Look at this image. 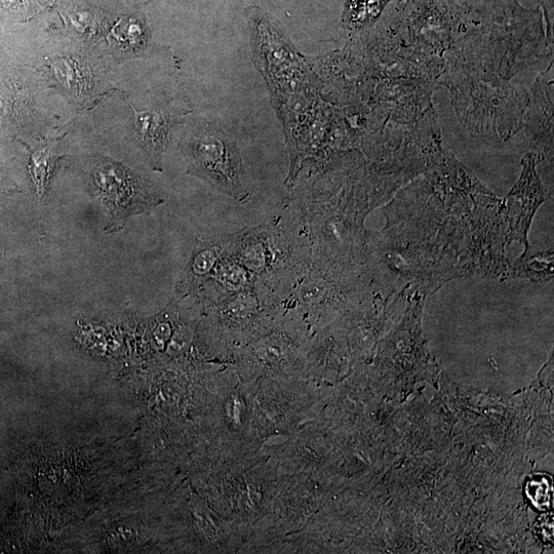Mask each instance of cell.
Segmentation results:
<instances>
[{
	"label": "cell",
	"instance_id": "cell-10",
	"mask_svg": "<svg viewBox=\"0 0 554 554\" xmlns=\"http://www.w3.org/2000/svg\"><path fill=\"white\" fill-rule=\"evenodd\" d=\"M53 72L60 85L69 91L79 92L84 87V76L77 65L68 59L53 63Z\"/></svg>",
	"mask_w": 554,
	"mask_h": 554
},
{
	"label": "cell",
	"instance_id": "cell-9",
	"mask_svg": "<svg viewBox=\"0 0 554 554\" xmlns=\"http://www.w3.org/2000/svg\"><path fill=\"white\" fill-rule=\"evenodd\" d=\"M393 0H346L342 23L350 32L372 27Z\"/></svg>",
	"mask_w": 554,
	"mask_h": 554
},
{
	"label": "cell",
	"instance_id": "cell-8",
	"mask_svg": "<svg viewBox=\"0 0 554 554\" xmlns=\"http://www.w3.org/2000/svg\"><path fill=\"white\" fill-rule=\"evenodd\" d=\"M59 160L57 146L46 145L30 155L29 174L38 203L46 200L52 175Z\"/></svg>",
	"mask_w": 554,
	"mask_h": 554
},
{
	"label": "cell",
	"instance_id": "cell-2",
	"mask_svg": "<svg viewBox=\"0 0 554 554\" xmlns=\"http://www.w3.org/2000/svg\"><path fill=\"white\" fill-rule=\"evenodd\" d=\"M189 171L236 202L251 196L248 177L236 141L223 130L203 125L189 144Z\"/></svg>",
	"mask_w": 554,
	"mask_h": 554
},
{
	"label": "cell",
	"instance_id": "cell-5",
	"mask_svg": "<svg viewBox=\"0 0 554 554\" xmlns=\"http://www.w3.org/2000/svg\"><path fill=\"white\" fill-rule=\"evenodd\" d=\"M542 160L543 158L534 152L528 153L523 158L522 175L503 203L509 222L508 242L516 241L525 247V253L521 259L529 256L528 232L533 217L538 208L549 199L536 171L537 165Z\"/></svg>",
	"mask_w": 554,
	"mask_h": 554
},
{
	"label": "cell",
	"instance_id": "cell-1",
	"mask_svg": "<svg viewBox=\"0 0 554 554\" xmlns=\"http://www.w3.org/2000/svg\"><path fill=\"white\" fill-rule=\"evenodd\" d=\"M442 76L459 121L472 135L504 141L523 128L530 101L524 89L456 61L446 63Z\"/></svg>",
	"mask_w": 554,
	"mask_h": 554
},
{
	"label": "cell",
	"instance_id": "cell-7",
	"mask_svg": "<svg viewBox=\"0 0 554 554\" xmlns=\"http://www.w3.org/2000/svg\"><path fill=\"white\" fill-rule=\"evenodd\" d=\"M135 110V108H133ZM135 131L143 148L145 149L151 165L156 170H162V155L165 150L171 120L163 110L153 109L146 111H134Z\"/></svg>",
	"mask_w": 554,
	"mask_h": 554
},
{
	"label": "cell",
	"instance_id": "cell-3",
	"mask_svg": "<svg viewBox=\"0 0 554 554\" xmlns=\"http://www.w3.org/2000/svg\"><path fill=\"white\" fill-rule=\"evenodd\" d=\"M401 30V39L413 49L442 59L468 33L465 13L455 0H410Z\"/></svg>",
	"mask_w": 554,
	"mask_h": 554
},
{
	"label": "cell",
	"instance_id": "cell-6",
	"mask_svg": "<svg viewBox=\"0 0 554 554\" xmlns=\"http://www.w3.org/2000/svg\"><path fill=\"white\" fill-rule=\"evenodd\" d=\"M534 153L552 156L553 153V83L538 77L526 110L524 125Z\"/></svg>",
	"mask_w": 554,
	"mask_h": 554
},
{
	"label": "cell",
	"instance_id": "cell-4",
	"mask_svg": "<svg viewBox=\"0 0 554 554\" xmlns=\"http://www.w3.org/2000/svg\"><path fill=\"white\" fill-rule=\"evenodd\" d=\"M89 178L96 196L109 215L106 232L121 230L131 216L163 203L126 167L110 160L94 163Z\"/></svg>",
	"mask_w": 554,
	"mask_h": 554
}]
</instances>
